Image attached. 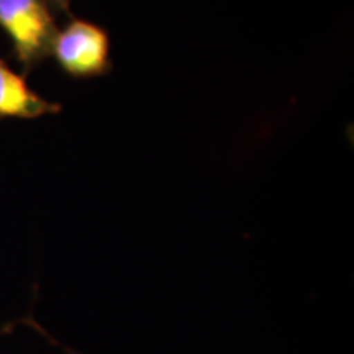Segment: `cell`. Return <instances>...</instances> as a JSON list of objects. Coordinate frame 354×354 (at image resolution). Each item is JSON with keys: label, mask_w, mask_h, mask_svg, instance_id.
Listing matches in <instances>:
<instances>
[{"label": "cell", "mask_w": 354, "mask_h": 354, "mask_svg": "<svg viewBox=\"0 0 354 354\" xmlns=\"http://www.w3.org/2000/svg\"><path fill=\"white\" fill-rule=\"evenodd\" d=\"M61 112V105L46 100L28 86L24 76L0 59V118H32Z\"/></svg>", "instance_id": "3957f363"}, {"label": "cell", "mask_w": 354, "mask_h": 354, "mask_svg": "<svg viewBox=\"0 0 354 354\" xmlns=\"http://www.w3.org/2000/svg\"><path fill=\"white\" fill-rule=\"evenodd\" d=\"M46 3L50 6L53 13H66L69 10L71 0H46Z\"/></svg>", "instance_id": "5b68a950"}, {"label": "cell", "mask_w": 354, "mask_h": 354, "mask_svg": "<svg viewBox=\"0 0 354 354\" xmlns=\"http://www.w3.org/2000/svg\"><path fill=\"white\" fill-rule=\"evenodd\" d=\"M0 28L10 38L17 59L26 69L51 56L59 30L46 0H0Z\"/></svg>", "instance_id": "6da1fadb"}, {"label": "cell", "mask_w": 354, "mask_h": 354, "mask_svg": "<svg viewBox=\"0 0 354 354\" xmlns=\"http://www.w3.org/2000/svg\"><path fill=\"white\" fill-rule=\"evenodd\" d=\"M51 56L73 77H99L112 69L109 35L99 25L73 19L57 30Z\"/></svg>", "instance_id": "7a4b0ae2"}, {"label": "cell", "mask_w": 354, "mask_h": 354, "mask_svg": "<svg viewBox=\"0 0 354 354\" xmlns=\"http://www.w3.org/2000/svg\"><path fill=\"white\" fill-rule=\"evenodd\" d=\"M20 322H21V323H25V325H26V326H32V328H33V330H37L39 335H41V336H44V338H48V342H50V343H53V344H55V346H57V348H61V349H63V351H64L66 354H79V353H76V351H73V349L66 348V346H63V344H59V343H57V342H56V339H55V338H53V336H50V335H48V333H46V331H44V330L41 328V326H39V325H38V323H37V322H35V320H32V318H21V320H20Z\"/></svg>", "instance_id": "277c9868"}]
</instances>
